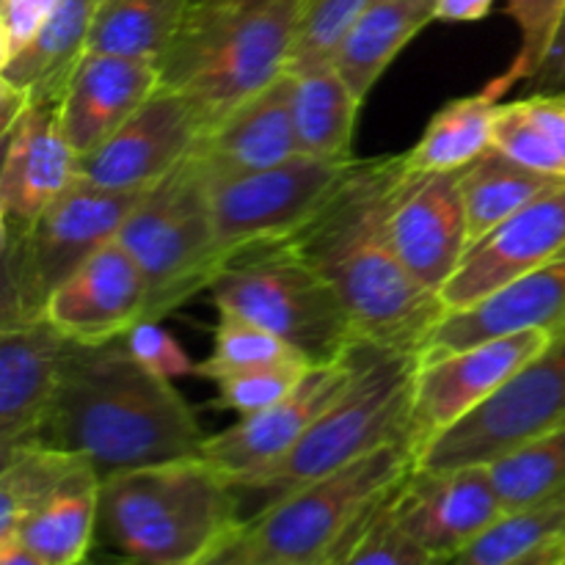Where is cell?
<instances>
[{
	"instance_id": "cell-1",
	"label": "cell",
	"mask_w": 565,
	"mask_h": 565,
	"mask_svg": "<svg viewBox=\"0 0 565 565\" xmlns=\"http://www.w3.org/2000/svg\"><path fill=\"white\" fill-rule=\"evenodd\" d=\"M406 174L403 154L356 158L287 243L331 281L359 342L417 356L447 309L414 279L392 243V204Z\"/></svg>"
},
{
	"instance_id": "cell-2",
	"label": "cell",
	"mask_w": 565,
	"mask_h": 565,
	"mask_svg": "<svg viewBox=\"0 0 565 565\" xmlns=\"http://www.w3.org/2000/svg\"><path fill=\"white\" fill-rule=\"evenodd\" d=\"M204 430L174 381L130 356L125 337L75 345L39 441L86 458L99 475L202 456Z\"/></svg>"
},
{
	"instance_id": "cell-3",
	"label": "cell",
	"mask_w": 565,
	"mask_h": 565,
	"mask_svg": "<svg viewBox=\"0 0 565 565\" xmlns=\"http://www.w3.org/2000/svg\"><path fill=\"white\" fill-rule=\"evenodd\" d=\"M235 524V491L202 456L99 480L97 541L119 563L191 565Z\"/></svg>"
},
{
	"instance_id": "cell-4",
	"label": "cell",
	"mask_w": 565,
	"mask_h": 565,
	"mask_svg": "<svg viewBox=\"0 0 565 565\" xmlns=\"http://www.w3.org/2000/svg\"><path fill=\"white\" fill-rule=\"evenodd\" d=\"M417 356L362 342L356 379L326 408L303 439L252 478L232 483L241 524L254 522L287 494L326 478L390 441H406Z\"/></svg>"
},
{
	"instance_id": "cell-5",
	"label": "cell",
	"mask_w": 565,
	"mask_h": 565,
	"mask_svg": "<svg viewBox=\"0 0 565 565\" xmlns=\"http://www.w3.org/2000/svg\"><path fill=\"white\" fill-rule=\"evenodd\" d=\"M210 296L218 315L274 331L312 364L337 362L359 342L331 281L287 241L226 259L210 285Z\"/></svg>"
},
{
	"instance_id": "cell-6",
	"label": "cell",
	"mask_w": 565,
	"mask_h": 565,
	"mask_svg": "<svg viewBox=\"0 0 565 565\" xmlns=\"http://www.w3.org/2000/svg\"><path fill=\"white\" fill-rule=\"evenodd\" d=\"M116 241L147 279V320L166 318L199 290H210L224 254L210 215L207 171L196 154L143 191Z\"/></svg>"
},
{
	"instance_id": "cell-7",
	"label": "cell",
	"mask_w": 565,
	"mask_h": 565,
	"mask_svg": "<svg viewBox=\"0 0 565 565\" xmlns=\"http://www.w3.org/2000/svg\"><path fill=\"white\" fill-rule=\"evenodd\" d=\"M417 467L403 439L301 486L248 522L263 565H331L375 505Z\"/></svg>"
},
{
	"instance_id": "cell-8",
	"label": "cell",
	"mask_w": 565,
	"mask_h": 565,
	"mask_svg": "<svg viewBox=\"0 0 565 565\" xmlns=\"http://www.w3.org/2000/svg\"><path fill=\"white\" fill-rule=\"evenodd\" d=\"M307 0H268L163 61V88L180 92L202 136L287 72Z\"/></svg>"
},
{
	"instance_id": "cell-9",
	"label": "cell",
	"mask_w": 565,
	"mask_h": 565,
	"mask_svg": "<svg viewBox=\"0 0 565 565\" xmlns=\"http://www.w3.org/2000/svg\"><path fill=\"white\" fill-rule=\"evenodd\" d=\"M141 196L143 191H108L77 180L28 230L3 235L0 326L42 318L50 292L119 235Z\"/></svg>"
},
{
	"instance_id": "cell-10",
	"label": "cell",
	"mask_w": 565,
	"mask_h": 565,
	"mask_svg": "<svg viewBox=\"0 0 565 565\" xmlns=\"http://www.w3.org/2000/svg\"><path fill=\"white\" fill-rule=\"evenodd\" d=\"M565 423V329L417 458V469L489 467Z\"/></svg>"
},
{
	"instance_id": "cell-11",
	"label": "cell",
	"mask_w": 565,
	"mask_h": 565,
	"mask_svg": "<svg viewBox=\"0 0 565 565\" xmlns=\"http://www.w3.org/2000/svg\"><path fill=\"white\" fill-rule=\"evenodd\" d=\"M353 160L296 154L270 169L207 177L210 215L224 263L248 248L296 235L323 207Z\"/></svg>"
},
{
	"instance_id": "cell-12",
	"label": "cell",
	"mask_w": 565,
	"mask_h": 565,
	"mask_svg": "<svg viewBox=\"0 0 565 565\" xmlns=\"http://www.w3.org/2000/svg\"><path fill=\"white\" fill-rule=\"evenodd\" d=\"M552 337L555 334L546 329L519 331L417 364L406 428L414 461L425 447L489 401L513 373L533 362Z\"/></svg>"
},
{
	"instance_id": "cell-13",
	"label": "cell",
	"mask_w": 565,
	"mask_h": 565,
	"mask_svg": "<svg viewBox=\"0 0 565 565\" xmlns=\"http://www.w3.org/2000/svg\"><path fill=\"white\" fill-rule=\"evenodd\" d=\"M362 362V342L351 348L342 359L315 364L301 384L265 412L241 417L221 434L204 439L202 458L224 475L232 483L263 472L265 467L285 458L309 428L318 423L320 414L351 386Z\"/></svg>"
},
{
	"instance_id": "cell-14",
	"label": "cell",
	"mask_w": 565,
	"mask_h": 565,
	"mask_svg": "<svg viewBox=\"0 0 565 565\" xmlns=\"http://www.w3.org/2000/svg\"><path fill=\"white\" fill-rule=\"evenodd\" d=\"M202 138L180 92L160 88L97 149L81 154V180L108 191H147L191 158Z\"/></svg>"
},
{
	"instance_id": "cell-15",
	"label": "cell",
	"mask_w": 565,
	"mask_h": 565,
	"mask_svg": "<svg viewBox=\"0 0 565 565\" xmlns=\"http://www.w3.org/2000/svg\"><path fill=\"white\" fill-rule=\"evenodd\" d=\"M147 303L141 268L114 237L50 292L42 318L75 345H105L147 320Z\"/></svg>"
},
{
	"instance_id": "cell-16",
	"label": "cell",
	"mask_w": 565,
	"mask_h": 565,
	"mask_svg": "<svg viewBox=\"0 0 565 565\" xmlns=\"http://www.w3.org/2000/svg\"><path fill=\"white\" fill-rule=\"evenodd\" d=\"M395 519L430 557L467 546L505 513L489 467L417 469L395 489Z\"/></svg>"
},
{
	"instance_id": "cell-17",
	"label": "cell",
	"mask_w": 565,
	"mask_h": 565,
	"mask_svg": "<svg viewBox=\"0 0 565 565\" xmlns=\"http://www.w3.org/2000/svg\"><path fill=\"white\" fill-rule=\"evenodd\" d=\"M565 252V185L511 215L505 224L475 243L441 287L447 312L483 301L511 281L533 274Z\"/></svg>"
},
{
	"instance_id": "cell-18",
	"label": "cell",
	"mask_w": 565,
	"mask_h": 565,
	"mask_svg": "<svg viewBox=\"0 0 565 565\" xmlns=\"http://www.w3.org/2000/svg\"><path fill=\"white\" fill-rule=\"evenodd\" d=\"M3 143L0 221L3 235H17L81 180V154L61 130L58 105L44 103L28 105Z\"/></svg>"
},
{
	"instance_id": "cell-19",
	"label": "cell",
	"mask_w": 565,
	"mask_h": 565,
	"mask_svg": "<svg viewBox=\"0 0 565 565\" xmlns=\"http://www.w3.org/2000/svg\"><path fill=\"white\" fill-rule=\"evenodd\" d=\"M390 232L414 279L439 296L469 248L458 171L406 174L392 204Z\"/></svg>"
},
{
	"instance_id": "cell-20",
	"label": "cell",
	"mask_w": 565,
	"mask_h": 565,
	"mask_svg": "<svg viewBox=\"0 0 565 565\" xmlns=\"http://www.w3.org/2000/svg\"><path fill=\"white\" fill-rule=\"evenodd\" d=\"M70 351L72 342L44 318L0 326V456L39 441Z\"/></svg>"
},
{
	"instance_id": "cell-21",
	"label": "cell",
	"mask_w": 565,
	"mask_h": 565,
	"mask_svg": "<svg viewBox=\"0 0 565 565\" xmlns=\"http://www.w3.org/2000/svg\"><path fill=\"white\" fill-rule=\"evenodd\" d=\"M530 329H565V252L483 301L447 312L419 348L417 364Z\"/></svg>"
},
{
	"instance_id": "cell-22",
	"label": "cell",
	"mask_w": 565,
	"mask_h": 565,
	"mask_svg": "<svg viewBox=\"0 0 565 565\" xmlns=\"http://www.w3.org/2000/svg\"><path fill=\"white\" fill-rule=\"evenodd\" d=\"M160 88V64L125 55L86 53L58 99L61 130L77 154H88Z\"/></svg>"
},
{
	"instance_id": "cell-23",
	"label": "cell",
	"mask_w": 565,
	"mask_h": 565,
	"mask_svg": "<svg viewBox=\"0 0 565 565\" xmlns=\"http://www.w3.org/2000/svg\"><path fill=\"white\" fill-rule=\"evenodd\" d=\"M207 177L248 174L301 154L292 116V75L276 77L268 88L221 119L193 149Z\"/></svg>"
},
{
	"instance_id": "cell-24",
	"label": "cell",
	"mask_w": 565,
	"mask_h": 565,
	"mask_svg": "<svg viewBox=\"0 0 565 565\" xmlns=\"http://www.w3.org/2000/svg\"><path fill=\"white\" fill-rule=\"evenodd\" d=\"M99 0H61L42 31L0 66V86L28 103L58 105L72 72L88 53V33Z\"/></svg>"
},
{
	"instance_id": "cell-25",
	"label": "cell",
	"mask_w": 565,
	"mask_h": 565,
	"mask_svg": "<svg viewBox=\"0 0 565 565\" xmlns=\"http://www.w3.org/2000/svg\"><path fill=\"white\" fill-rule=\"evenodd\" d=\"M563 185L565 177L533 171L527 166L513 163L497 149H489L483 158L458 171V191H461L463 215H467L469 248L483 241L497 226L505 224L511 215L522 213L524 207Z\"/></svg>"
},
{
	"instance_id": "cell-26",
	"label": "cell",
	"mask_w": 565,
	"mask_h": 565,
	"mask_svg": "<svg viewBox=\"0 0 565 565\" xmlns=\"http://www.w3.org/2000/svg\"><path fill=\"white\" fill-rule=\"evenodd\" d=\"M434 22V11L423 6L397 3V0H375L337 44L331 64L351 86L359 103L364 105L367 94L381 81L401 50Z\"/></svg>"
},
{
	"instance_id": "cell-27",
	"label": "cell",
	"mask_w": 565,
	"mask_h": 565,
	"mask_svg": "<svg viewBox=\"0 0 565 565\" xmlns=\"http://www.w3.org/2000/svg\"><path fill=\"white\" fill-rule=\"evenodd\" d=\"M97 519L99 475L86 469L58 494L50 497L39 511L22 519L11 535L44 565H83L97 541Z\"/></svg>"
},
{
	"instance_id": "cell-28",
	"label": "cell",
	"mask_w": 565,
	"mask_h": 565,
	"mask_svg": "<svg viewBox=\"0 0 565 565\" xmlns=\"http://www.w3.org/2000/svg\"><path fill=\"white\" fill-rule=\"evenodd\" d=\"M292 75V116L301 154L323 160H353V132L362 103L337 66L318 64Z\"/></svg>"
},
{
	"instance_id": "cell-29",
	"label": "cell",
	"mask_w": 565,
	"mask_h": 565,
	"mask_svg": "<svg viewBox=\"0 0 565 565\" xmlns=\"http://www.w3.org/2000/svg\"><path fill=\"white\" fill-rule=\"evenodd\" d=\"M502 99L489 88L450 99L430 116L419 141L403 154L408 174L461 171L494 149V119Z\"/></svg>"
},
{
	"instance_id": "cell-30",
	"label": "cell",
	"mask_w": 565,
	"mask_h": 565,
	"mask_svg": "<svg viewBox=\"0 0 565 565\" xmlns=\"http://www.w3.org/2000/svg\"><path fill=\"white\" fill-rule=\"evenodd\" d=\"M191 0H99L88 53L163 64L177 42Z\"/></svg>"
},
{
	"instance_id": "cell-31",
	"label": "cell",
	"mask_w": 565,
	"mask_h": 565,
	"mask_svg": "<svg viewBox=\"0 0 565 565\" xmlns=\"http://www.w3.org/2000/svg\"><path fill=\"white\" fill-rule=\"evenodd\" d=\"M0 458V539L14 533L22 519L39 511L77 475L94 469L86 458L47 441H28Z\"/></svg>"
},
{
	"instance_id": "cell-32",
	"label": "cell",
	"mask_w": 565,
	"mask_h": 565,
	"mask_svg": "<svg viewBox=\"0 0 565 565\" xmlns=\"http://www.w3.org/2000/svg\"><path fill=\"white\" fill-rule=\"evenodd\" d=\"M565 539V491L535 505L505 511L467 546L430 565H513L552 541Z\"/></svg>"
},
{
	"instance_id": "cell-33",
	"label": "cell",
	"mask_w": 565,
	"mask_h": 565,
	"mask_svg": "<svg viewBox=\"0 0 565 565\" xmlns=\"http://www.w3.org/2000/svg\"><path fill=\"white\" fill-rule=\"evenodd\" d=\"M502 508L535 505L565 491V423L489 463Z\"/></svg>"
},
{
	"instance_id": "cell-34",
	"label": "cell",
	"mask_w": 565,
	"mask_h": 565,
	"mask_svg": "<svg viewBox=\"0 0 565 565\" xmlns=\"http://www.w3.org/2000/svg\"><path fill=\"white\" fill-rule=\"evenodd\" d=\"M312 364L298 348L276 337L274 331L254 326L248 320L218 315V323L213 331V351L196 364V375L215 381L221 375L243 373V370L274 367V364Z\"/></svg>"
},
{
	"instance_id": "cell-35",
	"label": "cell",
	"mask_w": 565,
	"mask_h": 565,
	"mask_svg": "<svg viewBox=\"0 0 565 565\" xmlns=\"http://www.w3.org/2000/svg\"><path fill=\"white\" fill-rule=\"evenodd\" d=\"M403 483V480H401ZM397 483V486H401ZM395 486V489H397ZM395 489L370 511L331 565H430L434 557L397 524Z\"/></svg>"
},
{
	"instance_id": "cell-36",
	"label": "cell",
	"mask_w": 565,
	"mask_h": 565,
	"mask_svg": "<svg viewBox=\"0 0 565 565\" xmlns=\"http://www.w3.org/2000/svg\"><path fill=\"white\" fill-rule=\"evenodd\" d=\"M563 6L565 0H508V11L519 28V53L513 64L486 86L494 97L502 99L508 88L533 81L539 75L552 36L557 31V22H561Z\"/></svg>"
},
{
	"instance_id": "cell-37",
	"label": "cell",
	"mask_w": 565,
	"mask_h": 565,
	"mask_svg": "<svg viewBox=\"0 0 565 565\" xmlns=\"http://www.w3.org/2000/svg\"><path fill=\"white\" fill-rule=\"evenodd\" d=\"M373 3L375 0H307L301 28H298L290 61H287V72H303L309 66L329 64L348 28Z\"/></svg>"
},
{
	"instance_id": "cell-38",
	"label": "cell",
	"mask_w": 565,
	"mask_h": 565,
	"mask_svg": "<svg viewBox=\"0 0 565 565\" xmlns=\"http://www.w3.org/2000/svg\"><path fill=\"white\" fill-rule=\"evenodd\" d=\"M312 367L315 364L296 362L221 375V379H215V390H218V401L215 403L221 408L241 414V417L265 412V408L285 401Z\"/></svg>"
},
{
	"instance_id": "cell-39",
	"label": "cell",
	"mask_w": 565,
	"mask_h": 565,
	"mask_svg": "<svg viewBox=\"0 0 565 565\" xmlns=\"http://www.w3.org/2000/svg\"><path fill=\"white\" fill-rule=\"evenodd\" d=\"M494 149L511 158L513 163L527 166L533 171H544V174L565 177V163L552 147L550 136L539 127V121L530 116L524 103H508L500 105L494 119Z\"/></svg>"
},
{
	"instance_id": "cell-40",
	"label": "cell",
	"mask_w": 565,
	"mask_h": 565,
	"mask_svg": "<svg viewBox=\"0 0 565 565\" xmlns=\"http://www.w3.org/2000/svg\"><path fill=\"white\" fill-rule=\"evenodd\" d=\"M125 345L141 367L166 381L196 373V364L191 362L185 348L160 326V320H141L138 326H132L125 334Z\"/></svg>"
},
{
	"instance_id": "cell-41",
	"label": "cell",
	"mask_w": 565,
	"mask_h": 565,
	"mask_svg": "<svg viewBox=\"0 0 565 565\" xmlns=\"http://www.w3.org/2000/svg\"><path fill=\"white\" fill-rule=\"evenodd\" d=\"M265 3H268V0H191V9H188L185 22H182L180 36H177V42L171 44L166 61H169L171 55H180L185 53V50L196 47V44L204 42L210 33L230 25V22L241 20V17H246L248 11L259 9V6Z\"/></svg>"
},
{
	"instance_id": "cell-42",
	"label": "cell",
	"mask_w": 565,
	"mask_h": 565,
	"mask_svg": "<svg viewBox=\"0 0 565 565\" xmlns=\"http://www.w3.org/2000/svg\"><path fill=\"white\" fill-rule=\"evenodd\" d=\"M61 0H3L0 9V66L14 58L53 17Z\"/></svg>"
},
{
	"instance_id": "cell-43",
	"label": "cell",
	"mask_w": 565,
	"mask_h": 565,
	"mask_svg": "<svg viewBox=\"0 0 565 565\" xmlns=\"http://www.w3.org/2000/svg\"><path fill=\"white\" fill-rule=\"evenodd\" d=\"M191 565H263L254 550L252 533L246 524L226 530L215 544H210Z\"/></svg>"
},
{
	"instance_id": "cell-44",
	"label": "cell",
	"mask_w": 565,
	"mask_h": 565,
	"mask_svg": "<svg viewBox=\"0 0 565 565\" xmlns=\"http://www.w3.org/2000/svg\"><path fill=\"white\" fill-rule=\"evenodd\" d=\"M524 108L530 110L541 130L550 136L552 147L565 163V94L563 92H535L533 97L522 99Z\"/></svg>"
},
{
	"instance_id": "cell-45",
	"label": "cell",
	"mask_w": 565,
	"mask_h": 565,
	"mask_svg": "<svg viewBox=\"0 0 565 565\" xmlns=\"http://www.w3.org/2000/svg\"><path fill=\"white\" fill-rule=\"evenodd\" d=\"M530 83L539 86V92H563L565 94V6L561 22H557V31L552 36L550 50H546V58L541 64L539 75Z\"/></svg>"
},
{
	"instance_id": "cell-46",
	"label": "cell",
	"mask_w": 565,
	"mask_h": 565,
	"mask_svg": "<svg viewBox=\"0 0 565 565\" xmlns=\"http://www.w3.org/2000/svg\"><path fill=\"white\" fill-rule=\"evenodd\" d=\"M494 0H436L434 20L461 25V22H480L491 14Z\"/></svg>"
},
{
	"instance_id": "cell-47",
	"label": "cell",
	"mask_w": 565,
	"mask_h": 565,
	"mask_svg": "<svg viewBox=\"0 0 565 565\" xmlns=\"http://www.w3.org/2000/svg\"><path fill=\"white\" fill-rule=\"evenodd\" d=\"M0 565H44L28 546H22L14 535L0 539Z\"/></svg>"
},
{
	"instance_id": "cell-48",
	"label": "cell",
	"mask_w": 565,
	"mask_h": 565,
	"mask_svg": "<svg viewBox=\"0 0 565 565\" xmlns=\"http://www.w3.org/2000/svg\"><path fill=\"white\" fill-rule=\"evenodd\" d=\"M563 557H565V539L541 546L539 552H533V555H527L524 561H519L513 565H561Z\"/></svg>"
},
{
	"instance_id": "cell-49",
	"label": "cell",
	"mask_w": 565,
	"mask_h": 565,
	"mask_svg": "<svg viewBox=\"0 0 565 565\" xmlns=\"http://www.w3.org/2000/svg\"><path fill=\"white\" fill-rule=\"evenodd\" d=\"M397 3H408V6H423V9H430V11H434V3H436V0H397Z\"/></svg>"
},
{
	"instance_id": "cell-50",
	"label": "cell",
	"mask_w": 565,
	"mask_h": 565,
	"mask_svg": "<svg viewBox=\"0 0 565 565\" xmlns=\"http://www.w3.org/2000/svg\"><path fill=\"white\" fill-rule=\"evenodd\" d=\"M83 565H127V563H119V561H110V563H83Z\"/></svg>"
},
{
	"instance_id": "cell-51",
	"label": "cell",
	"mask_w": 565,
	"mask_h": 565,
	"mask_svg": "<svg viewBox=\"0 0 565 565\" xmlns=\"http://www.w3.org/2000/svg\"><path fill=\"white\" fill-rule=\"evenodd\" d=\"M561 565H565V557H563V563H561Z\"/></svg>"
}]
</instances>
